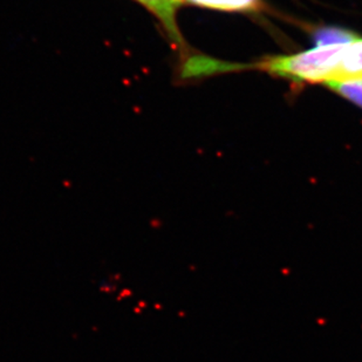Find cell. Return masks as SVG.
I'll use <instances>...</instances> for the list:
<instances>
[{
	"mask_svg": "<svg viewBox=\"0 0 362 362\" xmlns=\"http://www.w3.org/2000/svg\"><path fill=\"white\" fill-rule=\"evenodd\" d=\"M347 45L315 46L297 54L267 57L251 65H219V72L258 69L298 83H326L338 78Z\"/></svg>",
	"mask_w": 362,
	"mask_h": 362,
	"instance_id": "obj_1",
	"label": "cell"
},
{
	"mask_svg": "<svg viewBox=\"0 0 362 362\" xmlns=\"http://www.w3.org/2000/svg\"><path fill=\"white\" fill-rule=\"evenodd\" d=\"M141 5L154 13L160 19L168 35L175 44L181 45L183 42L182 35L178 32L176 24V11L180 6L175 0H136Z\"/></svg>",
	"mask_w": 362,
	"mask_h": 362,
	"instance_id": "obj_2",
	"label": "cell"
},
{
	"mask_svg": "<svg viewBox=\"0 0 362 362\" xmlns=\"http://www.w3.org/2000/svg\"><path fill=\"white\" fill-rule=\"evenodd\" d=\"M182 4L228 12H252L262 10V0H181Z\"/></svg>",
	"mask_w": 362,
	"mask_h": 362,
	"instance_id": "obj_3",
	"label": "cell"
},
{
	"mask_svg": "<svg viewBox=\"0 0 362 362\" xmlns=\"http://www.w3.org/2000/svg\"><path fill=\"white\" fill-rule=\"evenodd\" d=\"M360 76H362V38L358 37L346 46L337 79Z\"/></svg>",
	"mask_w": 362,
	"mask_h": 362,
	"instance_id": "obj_4",
	"label": "cell"
},
{
	"mask_svg": "<svg viewBox=\"0 0 362 362\" xmlns=\"http://www.w3.org/2000/svg\"><path fill=\"white\" fill-rule=\"evenodd\" d=\"M325 85L339 95L362 108V76L331 80Z\"/></svg>",
	"mask_w": 362,
	"mask_h": 362,
	"instance_id": "obj_5",
	"label": "cell"
},
{
	"mask_svg": "<svg viewBox=\"0 0 362 362\" xmlns=\"http://www.w3.org/2000/svg\"><path fill=\"white\" fill-rule=\"evenodd\" d=\"M358 38L352 32L342 28H322L315 35L317 46L322 45L349 44Z\"/></svg>",
	"mask_w": 362,
	"mask_h": 362,
	"instance_id": "obj_6",
	"label": "cell"
},
{
	"mask_svg": "<svg viewBox=\"0 0 362 362\" xmlns=\"http://www.w3.org/2000/svg\"><path fill=\"white\" fill-rule=\"evenodd\" d=\"M175 1H176V3H177L178 5H180V6H181V0H175Z\"/></svg>",
	"mask_w": 362,
	"mask_h": 362,
	"instance_id": "obj_7",
	"label": "cell"
}]
</instances>
